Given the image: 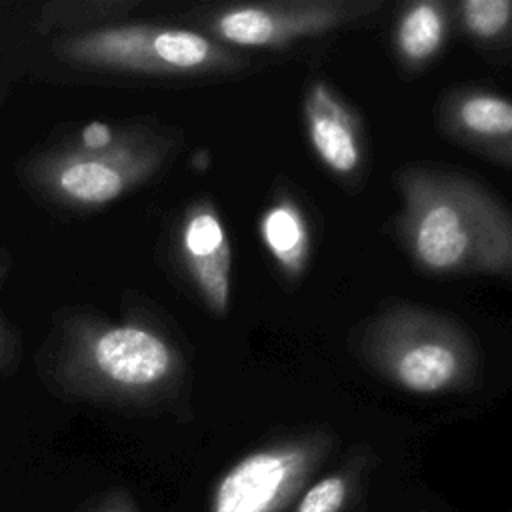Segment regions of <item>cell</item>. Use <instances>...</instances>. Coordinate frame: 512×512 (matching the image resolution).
<instances>
[{"instance_id":"4","label":"cell","mask_w":512,"mask_h":512,"mask_svg":"<svg viewBox=\"0 0 512 512\" xmlns=\"http://www.w3.org/2000/svg\"><path fill=\"white\" fill-rule=\"evenodd\" d=\"M374 368L414 394H438L464 386L476 366L474 348L452 320L416 306H394L364 336Z\"/></svg>"},{"instance_id":"7","label":"cell","mask_w":512,"mask_h":512,"mask_svg":"<svg viewBox=\"0 0 512 512\" xmlns=\"http://www.w3.org/2000/svg\"><path fill=\"white\" fill-rule=\"evenodd\" d=\"M378 2H276L242 4L220 12L212 28L234 46H282L316 36L378 8Z\"/></svg>"},{"instance_id":"2","label":"cell","mask_w":512,"mask_h":512,"mask_svg":"<svg viewBox=\"0 0 512 512\" xmlns=\"http://www.w3.org/2000/svg\"><path fill=\"white\" fill-rule=\"evenodd\" d=\"M42 370L74 396L146 400L176 380L180 358L166 338L142 324L72 318L46 352Z\"/></svg>"},{"instance_id":"16","label":"cell","mask_w":512,"mask_h":512,"mask_svg":"<svg viewBox=\"0 0 512 512\" xmlns=\"http://www.w3.org/2000/svg\"><path fill=\"white\" fill-rule=\"evenodd\" d=\"M88 512H138V508L128 494L116 492V494L106 496L100 504H96Z\"/></svg>"},{"instance_id":"13","label":"cell","mask_w":512,"mask_h":512,"mask_svg":"<svg viewBox=\"0 0 512 512\" xmlns=\"http://www.w3.org/2000/svg\"><path fill=\"white\" fill-rule=\"evenodd\" d=\"M364 468L366 458H354L322 476L308 486L290 512H346L360 490Z\"/></svg>"},{"instance_id":"1","label":"cell","mask_w":512,"mask_h":512,"mask_svg":"<svg viewBox=\"0 0 512 512\" xmlns=\"http://www.w3.org/2000/svg\"><path fill=\"white\" fill-rule=\"evenodd\" d=\"M402 238L414 260L434 274L494 272L510 268L508 212L476 182L426 170L400 178Z\"/></svg>"},{"instance_id":"12","label":"cell","mask_w":512,"mask_h":512,"mask_svg":"<svg viewBox=\"0 0 512 512\" xmlns=\"http://www.w3.org/2000/svg\"><path fill=\"white\" fill-rule=\"evenodd\" d=\"M452 116L456 126L476 140H502L506 144L512 132V106L494 94L478 92L460 98Z\"/></svg>"},{"instance_id":"14","label":"cell","mask_w":512,"mask_h":512,"mask_svg":"<svg viewBox=\"0 0 512 512\" xmlns=\"http://www.w3.org/2000/svg\"><path fill=\"white\" fill-rule=\"evenodd\" d=\"M460 10L466 28L474 36L492 40L508 28L512 4L508 0H466Z\"/></svg>"},{"instance_id":"9","label":"cell","mask_w":512,"mask_h":512,"mask_svg":"<svg viewBox=\"0 0 512 512\" xmlns=\"http://www.w3.org/2000/svg\"><path fill=\"white\" fill-rule=\"evenodd\" d=\"M304 118L316 156L334 174H354L362 160L360 130L354 114L324 82L308 88Z\"/></svg>"},{"instance_id":"3","label":"cell","mask_w":512,"mask_h":512,"mask_svg":"<svg viewBox=\"0 0 512 512\" xmlns=\"http://www.w3.org/2000/svg\"><path fill=\"white\" fill-rule=\"evenodd\" d=\"M164 152L166 144L144 130L92 122L78 136L28 158L22 178L54 204L98 208L150 178Z\"/></svg>"},{"instance_id":"6","label":"cell","mask_w":512,"mask_h":512,"mask_svg":"<svg viewBox=\"0 0 512 512\" xmlns=\"http://www.w3.org/2000/svg\"><path fill=\"white\" fill-rule=\"evenodd\" d=\"M330 452L324 434H306L262 446L216 482L208 512H282L300 494Z\"/></svg>"},{"instance_id":"5","label":"cell","mask_w":512,"mask_h":512,"mask_svg":"<svg viewBox=\"0 0 512 512\" xmlns=\"http://www.w3.org/2000/svg\"><path fill=\"white\" fill-rule=\"evenodd\" d=\"M56 48L78 66L146 74L200 72L224 68L234 60L228 50L198 32L148 24L88 30L60 40Z\"/></svg>"},{"instance_id":"10","label":"cell","mask_w":512,"mask_h":512,"mask_svg":"<svg viewBox=\"0 0 512 512\" xmlns=\"http://www.w3.org/2000/svg\"><path fill=\"white\" fill-rule=\"evenodd\" d=\"M260 236L276 264L288 276H298L304 270L308 258V226L292 200H280L264 212Z\"/></svg>"},{"instance_id":"11","label":"cell","mask_w":512,"mask_h":512,"mask_svg":"<svg viewBox=\"0 0 512 512\" xmlns=\"http://www.w3.org/2000/svg\"><path fill=\"white\" fill-rule=\"evenodd\" d=\"M446 36V16L436 2H416L400 18L396 44L404 60L420 64L432 58Z\"/></svg>"},{"instance_id":"8","label":"cell","mask_w":512,"mask_h":512,"mask_svg":"<svg viewBox=\"0 0 512 512\" xmlns=\"http://www.w3.org/2000/svg\"><path fill=\"white\" fill-rule=\"evenodd\" d=\"M180 254L204 302L226 314L232 254L224 224L210 202L202 200L188 208L180 228Z\"/></svg>"},{"instance_id":"15","label":"cell","mask_w":512,"mask_h":512,"mask_svg":"<svg viewBox=\"0 0 512 512\" xmlns=\"http://www.w3.org/2000/svg\"><path fill=\"white\" fill-rule=\"evenodd\" d=\"M10 252L6 248H0V290L10 274ZM18 358V338L6 320L2 306H0V376L6 374L10 368H14Z\"/></svg>"}]
</instances>
